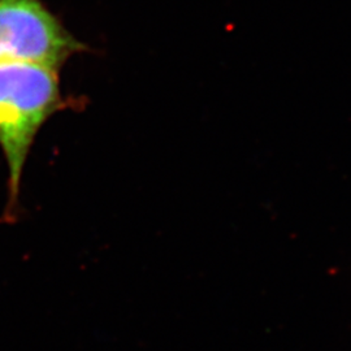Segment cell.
<instances>
[{
	"label": "cell",
	"instance_id": "obj_1",
	"mask_svg": "<svg viewBox=\"0 0 351 351\" xmlns=\"http://www.w3.org/2000/svg\"><path fill=\"white\" fill-rule=\"evenodd\" d=\"M64 107L59 71L37 64L0 63V147L8 168L4 219L17 217L23 172L38 132Z\"/></svg>",
	"mask_w": 351,
	"mask_h": 351
},
{
	"label": "cell",
	"instance_id": "obj_2",
	"mask_svg": "<svg viewBox=\"0 0 351 351\" xmlns=\"http://www.w3.org/2000/svg\"><path fill=\"white\" fill-rule=\"evenodd\" d=\"M86 45L42 0H0V63L37 64L60 71Z\"/></svg>",
	"mask_w": 351,
	"mask_h": 351
}]
</instances>
